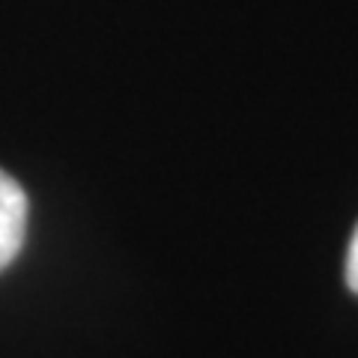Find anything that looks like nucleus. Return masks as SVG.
<instances>
[{"instance_id": "f257e3e1", "label": "nucleus", "mask_w": 358, "mask_h": 358, "mask_svg": "<svg viewBox=\"0 0 358 358\" xmlns=\"http://www.w3.org/2000/svg\"><path fill=\"white\" fill-rule=\"evenodd\" d=\"M27 194L6 171H0V272L18 257L27 236Z\"/></svg>"}, {"instance_id": "f03ea898", "label": "nucleus", "mask_w": 358, "mask_h": 358, "mask_svg": "<svg viewBox=\"0 0 358 358\" xmlns=\"http://www.w3.org/2000/svg\"><path fill=\"white\" fill-rule=\"evenodd\" d=\"M346 284L358 296V227L350 239V251H346Z\"/></svg>"}]
</instances>
